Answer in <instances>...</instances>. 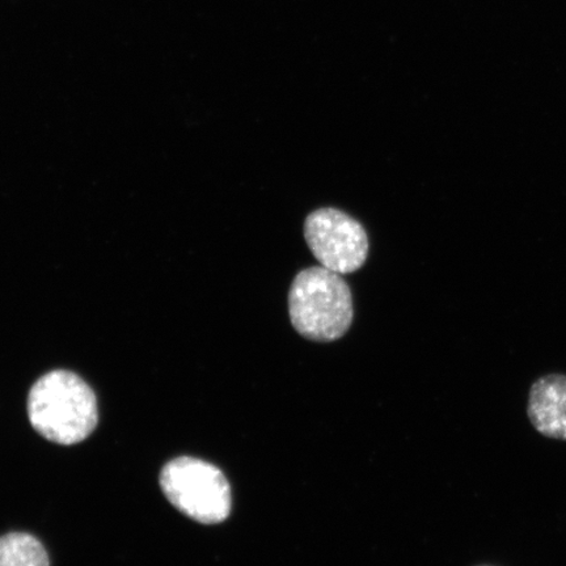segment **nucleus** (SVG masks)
<instances>
[{
  "label": "nucleus",
  "mask_w": 566,
  "mask_h": 566,
  "mask_svg": "<svg viewBox=\"0 0 566 566\" xmlns=\"http://www.w3.org/2000/svg\"><path fill=\"white\" fill-rule=\"evenodd\" d=\"M28 416L34 430L48 441L63 446L80 443L97 427L96 396L76 374L55 370L31 388Z\"/></svg>",
  "instance_id": "f257e3e1"
},
{
  "label": "nucleus",
  "mask_w": 566,
  "mask_h": 566,
  "mask_svg": "<svg viewBox=\"0 0 566 566\" xmlns=\"http://www.w3.org/2000/svg\"><path fill=\"white\" fill-rule=\"evenodd\" d=\"M0 566H51V562L34 536L12 533L0 537Z\"/></svg>",
  "instance_id": "423d86ee"
},
{
  "label": "nucleus",
  "mask_w": 566,
  "mask_h": 566,
  "mask_svg": "<svg viewBox=\"0 0 566 566\" xmlns=\"http://www.w3.org/2000/svg\"><path fill=\"white\" fill-rule=\"evenodd\" d=\"M304 238L318 263L338 274L359 271L369 254L364 226L342 210L311 212L304 222Z\"/></svg>",
  "instance_id": "20e7f679"
},
{
  "label": "nucleus",
  "mask_w": 566,
  "mask_h": 566,
  "mask_svg": "<svg viewBox=\"0 0 566 566\" xmlns=\"http://www.w3.org/2000/svg\"><path fill=\"white\" fill-rule=\"evenodd\" d=\"M289 314L295 331L304 338L336 342L353 322L350 287L342 274L324 266L304 269L290 287Z\"/></svg>",
  "instance_id": "f03ea898"
},
{
  "label": "nucleus",
  "mask_w": 566,
  "mask_h": 566,
  "mask_svg": "<svg viewBox=\"0 0 566 566\" xmlns=\"http://www.w3.org/2000/svg\"><path fill=\"white\" fill-rule=\"evenodd\" d=\"M527 416L537 433L566 441V375L549 374L530 388Z\"/></svg>",
  "instance_id": "39448f33"
},
{
  "label": "nucleus",
  "mask_w": 566,
  "mask_h": 566,
  "mask_svg": "<svg viewBox=\"0 0 566 566\" xmlns=\"http://www.w3.org/2000/svg\"><path fill=\"white\" fill-rule=\"evenodd\" d=\"M160 488L177 511L202 525H217L229 518V481L221 470L203 460L190 457L171 460L161 470Z\"/></svg>",
  "instance_id": "7ed1b4c3"
}]
</instances>
